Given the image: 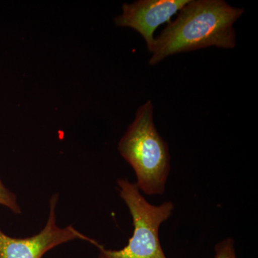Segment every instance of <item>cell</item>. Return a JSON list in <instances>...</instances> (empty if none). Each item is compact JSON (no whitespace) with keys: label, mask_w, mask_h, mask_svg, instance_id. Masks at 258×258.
I'll use <instances>...</instances> for the list:
<instances>
[{"label":"cell","mask_w":258,"mask_h":258,"mask_svg":"<svg viewBox=\"0 0 258 258\" xmlns=\"http://www.w3.org/2000/svg\"><path fill=\"white\" fill-rule=\"evenodd\" d=\"M244 12L223 0H189L155 39L149 64L180 52L209 47L235 48L233 25Z\"/></svg>","instance_id":"6da1fadb"},{"label":"cell","mask_w":258,"mask_h":258,"mask_svg":"<svg viewBox=\"0 0 258 258\" xmlns=\"http://www.w3.org/2000/svg\"><path fill=\"white\" fill-rule=\"evenodd\" d=\"M120 155L133 168L139 189L147 195H163L170 173L169 147L158 133L154 106L147 101L136 113L118 146Z\"/></svg>","instance_id":"7a4b0ae2"},{"label":"cell","mask_w":258,"mask_h":258,"mask_svg":"<svg viewBox=\"0 0 258 258\" xmlns=\"http://www.w3.org/2000/svg\"><path fill=\"white\" fill-rule=\"evenodd\" d=\"M120 197L133 218L134 232L123 248L113 250L102 245L98 258H166L159 240V227L170 217L171 202L160 205L148 203L136 183L127 179L117 181Z\"/></svg>","instance_id":"3957f363"},{"label":"cell","mask_w":258,"mask_h":258,"mask_svg":"<svg viewBox=\"0 0 258 258\" xmlns=\"http://www.w3.org/2000/svg\"><path fill=\"white\" fill-rule=\"evenodd\" d=\"M57 201L58 194H55L50 200L46 224L37 235L26 238H15L0 230V258H42L51 249L75 240L86 241L99 249L102 244L83 235L72 225L66 227L57 226L55 213Z\"/></svg>","instance_id":"277c9868"},{"label":"cell","mask_w":258,"mask_h":258,"mask_svg":"<svg viewBox=\"0 0 258 258\" xmlns=\"http://www.w3.org/2000/svg\"><path fill=\"white\" fill-rule=\"evenodd\" d=\"M189 0H139L123 5V13L115 19L118 27L134 29L144 37L147 49L152 52L156 29L171 22L173 15L180 11Z\"/></svg>","instance_id":"5b68a950"},{"label":"cell","mask_w":258,"mask_h":258,"mask_svg":"<svg viewBox=\"0 0 258 258\" xmlns=\"http://www.w3.org/2000/svg\"><path fill=\"white\" fill-rule=\"evenodd\" d=\"M0 205L9 209L15 214H21L22 210L18 203L16 195L8 189L0 179Z\"/></svg>","instance_id":"8992f818"},{"label":"cell","mask_w":258,"mask_h":258,"mask_svg":"<svg viewBox=\"0 0 258 258\" xmlns=\"http://www.w3.org/2000/svg\"><path fill=\"white\" fill-rule=\"evenodd\" d=\"M215 258H237L233 239H225L215 245Z\"/></svg>","instance_id":"52a82bcc"}]
</instances>
